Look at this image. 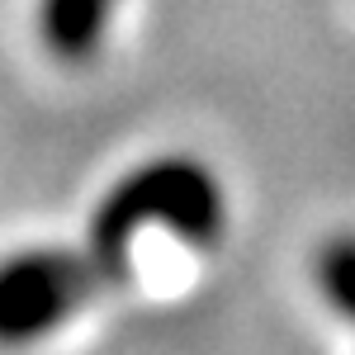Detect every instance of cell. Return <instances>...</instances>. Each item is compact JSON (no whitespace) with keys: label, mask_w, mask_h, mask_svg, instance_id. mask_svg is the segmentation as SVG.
Listing matches in <instances>:
<instances>
[{"label":"cell","mask_w":355,"mask_h":355,"mask_svg":"<svg viewBox=\"0 0 355 355\" xmlns=\"http://www.w3.org/2000/svg\"><path fill=\"white\" fill-rule=\"evenodd\" d=\"M227 214H232L227 185L214 166L190 152H162V157L128 166L123 175H114L105 185V194L90 209L81 242L123 279L133 246L147 232L209 251L214 242H223Z\"/></svg>","instance_id":"6da1fadb"},{"label":"cell","mask_w":355,"mask_h":355,"mask_svg":"<svg viewBox=\"0 0 355 355\" xmlns=\"http://www.w3.org/2000/svg\"><path fill=\"white\" fill-rule=\"evenodd\" d=\"M119 275L76 246H24L0 256V351H28L81 318Z\"/></svg>","instance_id":"7a4b0ae2"},{"label":"cell","mask_w":355,"mask_h":355,"mask_svg":"<svg viewBox=\"0 0 355 355\" xmlns=\"http://www.w3.org/2000/svg\"><path fill=\"white\" fill-rule=\"evenodd\" d=\"M123 0H33V38L57 67H85L105 53Z\"/></svg>","instance_id":"3957f363"},{"label":"cell","mask_w":355,"mask_h":355,"mask_svg":"<svg viewBox=\"0 0 355 355\" xmlns=\"http://www.w3.org/2000/svg\"><path fill=\"white\" fill-rule=\"evenodd\" d=\"M313 284L336 318L355 327V232H331L313 251Z\"/></svg>","instance_id":"277c9868"}]
</instances>
